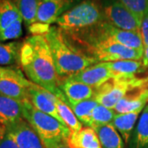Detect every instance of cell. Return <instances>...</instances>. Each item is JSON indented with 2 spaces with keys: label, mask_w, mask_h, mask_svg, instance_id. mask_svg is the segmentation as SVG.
Wrapping results in <instances>:
<instances>
[{
  "label": "cell",
  "mask_w": 148,
  "mask_h": 148,
  "mask_svg": "<svg viewBox=\"0 0 148 148\" xmlns=\"http://www.w3.org/2000/svg\"><path fill=\"white\" fill-rule=\"evenodd\" d=\"M20 64L29 81L68 104L60 89V77L57 73L52 53L45 36H32L22 42Z\"/></svg>",
  "instance_id": "cell-1"
},
{
  "label": "cell",
  "mask_w": 148,
  "mask_h": 148,
  "mask_svg": "<svg viewBox=\"0 0 148 148\" xmlns=\"http://www.w3.org/2000/svg\"><path fill=\"white\" fill-rule=\"evenodd\" d=\"M44 36L49 43L59 77H70L97 63L95 58L74 47L60 28L50 27Z\"/></svg>",
  "instance_id": "cell-2"
},
{
  "label": "cell",
  "mask_w": 148,
  "mask_h": 148,
  "mask_svg": "<svg viewBox=\"0 0 148 148\" xmlns=\"http://www.w3.org/2000/svg\"><path fill=\"white\" fill-rule=\"evenodd\" d=\"M104 21L102 12L92 1H83L66 11L56 21L63 32L74 33L89 29Z\"/></svg>",
  "instance_id": "cell-3"
},
{
  "label": "cell",
  "mask_w": 148,
  "mask_h": 148,
  "mask_svg": "<svg viewBox=\"0 0 148 148\" xmlns=\"http://www.w3.org/2000/svg\"><path fill=\"white\" fill-rule=\"evenodd\" d=\"M143 89H148V77H113L95 88L94 98L100 105L114 110L117 103L127 93Z\"/></svg>",
  "instance_id": "cell-4"
},
{
  "label": "cell",
  "mask_w": 148,
  "mask_h": 148,
  "mask_svg": "<svg viewBox=\"0 0 148 148\" xmlns=\"http://www.w3.org/2000/svg\"><path fill=\"white\" fill-rule=\"evenodd\" d=\"M22 114L23 119L34 128L42 141L53 138L68 139L72 132L62 122L35 108L29 100L22 101Z\"/></svg>",
  "instance_id": "cell-5"
},
{
  "label": "cell",
  "mask_w": 148,
  "mask_h": 148,
  "mask_svg": "<svg viewBox=\"0 0 148 148\" xmlns=\"http://www.w3.org/2000/svg\"><path fill=\"white\" fill-rule=\"evenodd\" d=\"M104 21L123 31L139 32L142 22L137 16L119 0H108L102 7Z\"/></svg>",
  "instance_id": "cell-6"
},
{
  "label": "cell",
  "mask_w": 148,
  "mask_h": 148,
  "mask_svg": "<svg viewBox=\"0 0 148 148\" xmlns=\"http://www.w3.org/2000/svg\"><path fill=\"white\" fill-rule=\"evenodd\" d=\"M32 84L19 70L0 67V94L22 102L29 100L28 88Z\"/></svg>",
  "instance_id": "cell-7"
},
{
  "label": "cell",
  "mask_w": 148,
  "mask_h": 148,
  "mask_svg": "<svg viewBox=\"0 0 148 148\" xmlns=\"http://www.w3.org/2000/svg\"><path fill=\"white\" fill-rule=\"evenodd\" d=\"M94 29L100 35L108 37L114 41L141 52H144V45L141 32L123 31L111 26L105 21L94 26Z\"/></svg>",
  "instance_id": "cell-8"
},
{
  "label": "cell",
  "mask_w": 148,
  "mask_h": 148,
  "mask_svg": "<svg viewBox=\"0 0 148 148\" xmlns=\"http://www.w3.org/2000/svg\"><path fill=\"white\" fill-rule=\"evenodd\" d=\"M4 127L18 148H45L40 136L24 119Z\"/></svg>",
  "instance_id": "cell-9"
},
{
  "label": "cell",
  "mask_w": 148,
  "mask_h": 148,
  "mask_svg": "<svg viewBox=\"0 0 148 148\" xmlns=\"http://www.w3.org/2000/svg\"><path fill=\"white\" fill-rule=\"evenodd\" d=\"M28 98L31 103L37 110L55 118L58 121L64 123L58 115L55 105L57 97L52 93L33 83L32 86L28 88Z\"/></svg>",
  "instance_id": "cell-10"
},
{
  "label": "cell",
  "mask_w": 148,
  "mask_h": 148,
  "mask_svg": "<svg viewBox=\"0 0 148 148\" xmlns=\"http://www.w3.org/2000/svg\"><path fill=\"white\" fill-rule=\"evenodd\" d=\"M113 77V73L107 63H98L85 69L69 78L88 85L95 89Z\"/></svg>",
  "instance_id": "cell-11"
},
{
  "label": "cell",
  "mask_w": 148,
  "mask_h": 148,
  "mask_svg": "<svg viewBox=\"0 0 148 148\" xmlns=\"http://www.w3.org/2000/svg\"><path fill=\"white\" fill-rule=\"evenodd\" d=\"M70 3L71 0H40L36 22L45 25L56 22Z\"/></svg>",
  "instance_id": "cell-12"
},
{
  "label": "cell",
  "mask_w": 148,
  "mask_h": 148,
  "mask_svg": "<svg viewBox=\"0 0 148 148\" xmlns=\"http://www.w3.org/2000/svg\"><path fill=\"white\" fill-rule=\"evenodd\" d=\"M60 89L65 95L68 104L94 98L95 93L93 87L69 77L61 82Z\"/></svg>",
  "instance_id": "cell-13"
},
{
  "label": "cell",
  "mask_w": 148,
  "mask_h": 148,
  "mask_svg": "<svg viewBox=\"0 0 148 148\" xmlns=\"http://www.w3.org/2000/svg\"><path fill=\"white\" fill-rule=\"evenodd\" d=\"M21 119L22 102L0 94V126L7 127Z\"/></svg>",
  "instance_id": "cell-14"
},
{
  "label": "cell",
  "mask_w": 148,
  "mask_h": 148,
  "mask_svg": "<svg viewBox=\"0 0 148 148\" xmlns=\"http://www.w3.org/2000/svg\"><path fill=\"white\" fill-rule=\"evenodd\" d=\"M148 101V89L135 90L127 93L117 103L114 110L116 114H127L144 109Z\"/></svg>",
  "instance_id": "cell-15"
},
{
  "label": "cell",
  "mask_w": 148,
  "mask_h": 148,
  "mask_svg": "<svg viewBox=\"0 0 148 148\" xmlns=\"http://www.w3.org/2000/svg\"><path fill=\"white\" fill-rule=\"evenodd\" d=\"M68 142L73 148H102L98 135L93 127H82L79 131L72 132Z\"/></svg>",
  "instance_id": "cell-16"
},
{
  "label": "cell",
  "mask_w": 148,
  "mask_h": 148,
  "mask_svg": "<svg viewBox=\"0 0 148 148\" xmlns=\"http://www.w3.org/2000/svg\"><path fill=\"white\" fill-rule=\"evenodd\" d=\"M143 110V109H139L127 114H116L114 118L112 123L119 132L123 142L126 144L130 141L138 116Z\"/></svg>",
  "instance_id": "cell-17"
},
{
  "label": "cell",
  "mask_w": 148,
  "mask_h": 148,
  "mask_svg": "<svg viewBox=\"0 0 148 148\" xmlns=\"http://www.w3.org/2000/svg\"><path fill=\"white\" fill-rule=\"evenodd\" d=\"M98 135L102 148H124V142L113 123L92 126Z\"/></svg>",
  "instance_id": "cell-18"
},
{
  "label": "cell",
  "mask_w": 148,
  "mask_h": 148,
  "mask_svg": "<svg viewBox=\"0 0 148 148\" xmlns=\"http://www.w3.org/2000/svg\"><path fill=\"white\" fill-rule=\"evenodd\" d=\"M107 64L114 77H137L138 74L143 73L147 68L143 64V60H119L110 62Z\"/></svg>",
  "instance_id": "cell-19"
},
{
  "label": "cell",
  "mask_w": 148,
  "mask_h": 148,
  "mask_svg": "<svg viewBox=\"0 0 148 148\" xmlns=\"http://www.w3.org/2000/svg\"><path fill=\"white\" fill-rule=\"evenodd\" d=\"M130 148H148V108L143 109L130 138Z\"/></svg>",
  "instance_id": "cell-20"
},
{
  "label": "cell",
  "mask_w": 148,
  "mask_h": 148,
  "mask_svg": "<svg viewBox=\"0 0 148 148\" xmlns=\"http://www.w3.org/2000/svg\"><path fill=\"white\" fill-rule=\"evenodd\" d=\"M22 20L13 0H0V32Z\"/></svg>",
  "instance_id": "cell-21"
},
{
  "label": "cell",
  "mask_w": 148,
  "mask_h": 148,
  "mask_svg": "<svg viewBox=\"0 0 148 148\" xmlns=\"http://www.w3.org/2000/svg\"><path fill=\"white\" fill-rule=\"evenodd\" d=\"M69 105L82 124L86 125V127H92V113L95 107L99 105V103L95 101V98H91L79 102L69 103Z\"/></svg>",
  "instance_id": "cell-22"
},
{
  "label": "cell",
  "mask_w": 148,
  "mask_h": 148,
  "mask_svg": "<svg viewBox=\"0 0 148 148\" xmlns=\"http://www.w3.org/2000/svg\"><path fill=\"white\" fill-rule=\"evenodd\" d=\"M22 43L12 41L8 43L0 42V65L10 66L20 63V52Z\"/></svg>",
  "instance_id": "cell-23"
},
{
  "label": "cell",
  "mask_w": 148,
  "mask_h": 148,
  "mask_svg": "<svg viewBox=\"0 0 148 148\" xmlns=\"http://www.w3.org/2000/svg\"><path fill=\"white\" fill-rule=\"evenodd\" d=\"M55 105L58 110V114L61 118L64 123L69 127L72 132H77L82 128V123L79 121L77 117L74 114L73 110L64 101L57 98L55 101Z\"/></svg>",
  "instance_id": "cell-24"
},
{
  "label": "cell",
  "mask_w": 148,
  "mask_h": 148,
  "mask_svg": "<svg viewBox=\"0 0 148 148\" xmlns=\"http://www.w3.org/2000/svg\"><path fill=\"white\" fill-rule=\"evenodd\" d=\"M40 0H13L26 25L30 27L36 22Z\"/></svg>",
  "instance_id": "cell-25"
},
{
  "label": "cell",
  "mask_w": 148,
  "mask_h": 148,
  "mask_svg": "<svg viewBox=\"0 0 148 148\" xmlns=\"http://www.w3.org/2000/svg\"><path fill=\"white\" fill-rule=\"evenodd\" d=\"M115 114L116 113L113 109L107 108L106 106L99 104L95 107L92 113V116H91L92 126L112 123Z\"/></svg>",
  "instance_id": "cell-26"
},
{
  "label": "cell",
  "mask_w": 148,
  "mask_h": 148,
  "mask_svg": "<svg viewBox=\"0 0 148 148\" xmlns=\"http://www.w3.org/2000/svg\"><path fill=\"white\" fill-rule=\"evenodd\" d=\"M137 16L142 22L148 12V0H119Z\"/></svg>",
  "instance_id": "cell-27"
},
{
  "label": "cell",
  "mask_w": 148,
  "mask_h": 148,
  "mask_svg": "<svg viewBox=\"0 0 148 148\" xmlns=\"http://www.w3.org/2000/svg\"><path fill=\"white\" fill-rule=\"evenodd\" d=\"M22 21L23 20H19L11 27L0 32V42L10 40H15L21 36L22 34V27H21Z\"/></svg>",
  "instance_id": "cell-28"
},
{
  "label": "cell",
  "mask_w": 148,
  "mask_h": 148,
  "mask_svg": "<svg viewBox=\"0 0 148 148\" xmlns=\"http://www.w3.org/2000/svg\"><path fill=\"white\" fill-rule=\"evenodd\" d=\"M42 141V140H41ZM43 144L45 148H73L70 146L66 138H53L43 140Z\"/></svg>",
  "instance_id": "cell-29"
},
{
  "label": "cell",
  "mask_w": 148,
  "mask_h": 148,
  "mask_svg": "<svg viewBox=\"0 0 148 148\" xmlns=\"http://www.w3.org/2000/svg\"><path fill=\"white\" fill-rule=\"evenodd\" d=\"M0 148H18L16 143L11 138L4 127H1L0 130Z\"/></svg>",
  "instance_id": "cell-30"
},
{
  "label": "cell",
  "mask_w": 148,
  "mask_h": 148,
  "mask_svg": "<svg viewBox=\"0 0 148 148\" xmlns=\"http://www.w3.org/2000/svg\"><path fill=\"white\" fill-rule=\"evenodd\" d=\"M140 32H141L143 45H144V48H145L148 45V12L145 15L143 21H142Z\"/></svg>",
  "instance_id": "cell-31"
},
{
  "label": "cell",
  "mask_w": 148,
  "mask_h": 148,
  "mask_svg": "<svg viewBox=\"0 0 148 148\" xmlns=\"http://www.w3.org/2000/svg\"><path fill=\"white\" fill-rule=\"evenodd\" d=\"M143 63L145 65V67H148V45L144 48V52H143Z\"/></svg>",
  "instance_id": "cell-32"
},
{
  "label": "cell",
  "mask_w": 148,
  "mask_h": 148,
  "mask_svg": "<svg viewBox=\"0 0 148 148\" xmlns=\"http://www.w3.org/2000/svg\"><path fill=\"white\" fill-rule=\"evenodd\" d=\"M1 127H2V126H0V130H1Z\"/></svg>",
  "instance_id": "cell-33"
},
{
  "label": "cell",
  "mask_w": 148,
  "mask_h": 148,
  "mask_svg": "<svg viewBox=\"0 0 148 148\" xmlns=\"http://www.w3.org/2000/svg\"><path fill=\"white\" fill-rule=\"evenodd\" d=\"M147 108H148V105H147Z\"/></svg>",
  "instance_id": "cell-34"
}]
</instances>
